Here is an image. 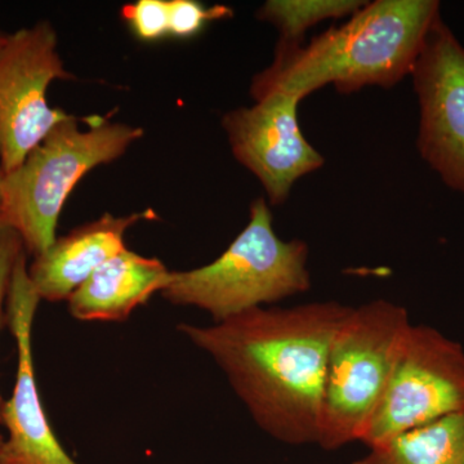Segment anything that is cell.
I'll return each instance as SVG.
<instances>
[{
	"mask_svg": "<svg viewBox=\"0 0 464 464\" xmlns=\"http://www.w3.org/2000/svg\"><path fill=\"white\" fill-rule=\"evenodd\" d=\"M418 151L451 190L464 194V47L440 17L415 63Z\"/></svg>",
	"mask_w": 464,
	"mask_h": 464,
	"instance_id": "ba28073f",
	"label": "cell"
},
{
	"mask_svg": "<svg viewBox=\"0 0 464 464\" xmlns=\"http://www.w3.org/2000/svg\"><path fill=\"white\" fill-rule=\"evenodd\" d=\"M464 411V350L429 325H411L360 442L369 449Z\"/></svg>",
	"mask_w": 464,
	"mask_h": 464,
	"instance_id": "8992f818",
	"label": "cell"
},
{
	"mask_svg": "<svg viewBox=\"0 0 464 464\" xmlns=\"http://www.w3.org/2000/svg\"><path fill=\"white\" fill-rule=\"evenodd\" d=\"M85 123L81 130L78 119L67 116L20 167L5 174L0 222L20 235L27 256L36 257L56 241L63 208L85 174L123 157L145 134L142 128L101 116Z\"/></svg>",
	"mask_w": 464,
	"mask_h": 464,
	"instance_id": "3957f363",
	"label": "cell"
},
{
	"mask_svg": "<svg viewBox=\"0 0 464 464\" xmlns=\"http://www.w3.org/2000/svg\"><path fill=\"white\" fill-rule=\"evenodd\" d=\"M121 17L134 35L143 42H155L169 35L168 0H139L125 5Z\"/></svg>",
	"mask_w": 464,
	"mask_h": 464,
	"instance_id": "2e32d148",
	"label": "cell"
},
{
	"mask_svg": "<svg viewBox=\"0 0 464 464\" xmlns=\"http://www.w3.org/2000/svg\"><path fill=\"white\" fill-rule=\"evenodd\" d=\"M3 179H5V172H3L2 166H0V208H2V185Z\"/></svg>",
	"mask_w": 464,
	"mask_h": 464,
	"instance_id": "ac0fdd59",
	"label": "cell"
},
{
	"mask_svg": "<svg viewBox=\"0 0 464 464\" xmlns=\"http://www.w3.org/2000/svg\"><path fill=\"white\" fill-rule=\"evenodd\" d=\"M440 17L436 0L366 2L346 24L307 45H276L271 65L253 78L250 96L284 93L304 101L329 84L343 94L389 90L411 74Z\"/></svg>",
	"mask_w": 464,
	"mask_h": 464,
	"instance_id": "7a4b0ae2",
	"label": "cell"
},
{
	"mask_svg": "<svg viewBox=\"0 0 464 464\" xmlns=\"http://www.w3.org/2000/svg\"><path fill=\"white\" fill-rule=\"evenodd\" d=\"M5 436H3V433L0 432V450H2L3 444H5Z\"/></svg>",
	"mask_w": 464,
	"mask_h": 464,
	"instance_id": "ffe728a7",
	"label": "cell"
},
{
	"mask_svg": "<svg viewBox=\"0 0 464 464\" xmlns=\"http://www.w3.org/2000/svg\"><path fill=\"white\" fill-rule=\"evenodd\" d=\"M169 5V35L188 39L198 35L209 23L234 16L226 5L207 7L197 0H168Z\"/></svg>",
	"mask_w": 464,
	"mask_h": 464,
	"instance_id": "9a60e30c",
	"label": "cell"
},
{
	"mask_svg": "<svg viewBox=\"0 0 464 464\" xmlns=\"http://www.w3.org/2000/svg\"><path fill=\"white\" fill-rule=\"evenodd\" d=\"M304 241L283 240L264 198L250 204L248 225L215 261L170 273L160 295L174 306L206 311L222 323L311 288Z\"/></svg>",
	"mask_w": 464,
	"mask_h": 464,
	"instance_id": "277c9868",
	"label": "cell"
},
{
	"mask_svg": "<svg viewBox=\"0 0 464 464\" xmlns=\"http://www.w3.org/2000/svg\"><path fill=\"white\" fill-rule=\"evenodd\" d=\"M408 311L387 299L353 307L326 359L317 445L360 441L377 411L411 329Z\"/></svg>",
	"mask_w": 464,
	"mask_h": 464,
	"instance_id": "5b68a950",
	"label": "cell"
},
{
	"mask_svg": "<svg viewBox=\"0 0 464 464\" xmlns=\"http://www.w3.org/2000/svg\"><path fill=\"white\" fill-rule=\"evenodd\" d=\"M27 257L25 252L18 259L5 304V324L16 341L17 372L14 392L2 408L8 438L0 450V464H79L52 429L36 384L33 325L42 299L30 280Z\"/></svg>",
	"mask_w": 464,
	"mask_h": 464,
	"instance_id": "30bf717a",
	"label": "cell"
},
{
	"mask_svg": "<svg viewBox=\"0 0 464 464\" xmlns=\"http://www.w3.org/2000/svg\"><path fill=\"white\" fill-rule=\"evenodd\" d=\"M74 79L57 51L50 21L7 34L0 47V166L5 174L69 114L51 108L47 91L54 81Z\"/></svg>",
	"mask_w": 464,
	"mask_h": 464,
	"instance_id": "52a82bcc",
	"label": "cell"
},
{
	"mask_svg": "<svg viewBox=\"0 0 464 464\" xmlns=\"http://www.w3.org/2000/svg\"><path fill=\"white\" fill-rule=\"evenodd\" d=\"M158 219L154 209L115 217L106 213L70 231L34 257L29 276L42 301L63 302L81 288L97 268L125 246V232L142 221Z\"/></svg>",
	"mask_w": 464,
	"mask_h": 464,
	"instance_id": "8fae6325",
	"label": "cell"
},
{
	"mask_svg": "<svg viewBox=\"0 0 464 464\" xmlns=\"http://www.w3.org/2000/svg\"><path fill=\"white\" fill-rule=\"evenodd\" d=\"M167 266L124 248L97 268L67 301L79 322L123 323L169 282Z\"/></svg>",
	"mask_w": 464,
	"mask_h": 464,
	"instance_id": "7c38bea8",
	"label": "cell"
},
{
	"mask_svg": "<svg viewBox=\"0 0 464 464\" xmlns=\"http://www.w3.org/2000/svg\"><path fill=\"white\" fill-rule=\"evenodd\" d=\"M23 240L16 231L0 222V331L5 324V304H7L9 286L18 259L25 253ZM5 404L0 392V424H2V408Z\"/></svg>",
	"mask_w": 464,
	"mask_h": 464,
	"instance_id": "e0dca14e",
	"label": "cell"
},
{
	"mask_svg": "<svg viewBox=\"0 0 464 464\" xmlns=\"http://www.w3.org/2000/svg\"><path fill=\"white\" fill-rule=\"evenodd\" d=\"M301 102L290 94L271 93L222 118L232 154L261 182L271 206L285 203L295 183L325 163L302 132Z\"/></svg>",
	"mask_w": 464,
	"mask_h": 464,
	"instance_id": "9c48e42d",
	"label": "cell"
},
{
	"mask_svg": "<svg viewBox=\"0 0 464 464\" xmlns=\"http://www.w3.org/2000/svg\"><path fill=\"white\" fill-rule=\"evenodd\" d=\"M353 464H464V411L400 433Z\"/></svg>",
	"mask_w": 464,
	"mask_h": 464,
	"instance_id": "4fadbf2b",
	"label": "cell"
},
{
	"mask_svg": "<svg viewBox=\"0 0 464 464\" xmlns=\"http://www.w3.org/2000/svg\"><path fill=\"white\" fill-rule=\"evenodd\" d=\"M362 0H268L257 11L258 20L279 32V47L304 45L311 27L331 18L353 16L364 7Z\"/></svg>",
	"mask_w": 464,
	"mask_h": 464,
	"instance_id": "5bb4252c",
	"label": "cell"
},
{
	"mask_svg": "<svg viewBox=\"0 0 464 464\" xmlns=\"http://www.w3.org/2000/svg\"><path fill=\"white\" fill-rule=\"evenodd\" d=\"M5 36H7V34L0 32V47H2L3 42H5Z\"/></svg>",
	"mask_w": 464,
	"mask_h": 464,
	"instance_id": "d6986e66",
	"label": "cell"
},
{
	"mask_svg": "<svg viewBox=\"0 0 464 464\" xmlns=\"http://www.w3.org/2000/svg\"><path fill=\"white\" fill-rule=\"evenodd\" d=\"M351 310L334 301L264 306L177 331L224 372L262 431L284 444H317L326 359Z\"/></svg>",
	"mask_w": 464,
	"mask_h": 464,
	"instance_id": "6da1fadb",
	"label": "cell"
}]
</instances>
